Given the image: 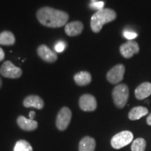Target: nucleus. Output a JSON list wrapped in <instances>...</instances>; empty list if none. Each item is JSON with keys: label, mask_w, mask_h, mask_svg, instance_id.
<instances>
[{"label": "nucleus", "mask_w": 151, "mask_h": 151, "mask_svg": "<svg viewBox=\"0 0 151 151\" xmlns=\"http://www.w3.org/2000/svg\"><path fill=\"white\" fill-rule=\"evenodd\" d=\"M135 97L137 99L142 100L148 97L151 94V83L144 82L136 88L134 92Z\"/></svg>", "instance_id": "nucleus-14"}, {"label": "nucleus", "mask_w": 151, "mask_h": 151, "mask_svg": "<svg viewBox=\"0 0 151 151\" xmlns=\"http://www.w3.org/2000/svg\"><path fill=\"white\" fill-rule=\"evenodd\" d=\"M134 135L130 131H122L113 136L111 144L113 148L120 149L132 142Z\"/></svg>", "instance_id": "nucleus-4"}, {"label": "nucleus", "mask_w": 151, "mask_h": 151, "mask_svg": "<svg viewBox=\"0 0 151 151\" xmlns=\"http://www.w3.org/2000/svg\"><path fill=\"white\" fill-rule=\"evenodd\" d=\"M146 122H147V124H148V125L151 126V113H150V115H149V116L147 117Z\"/></svg>", "instance_id": "nucleus-26"}, {"label": "nucleus", "mask_w": 151, "mask_h": 151, "mask_svg": "<svg viewBox=\"0 0 151 151\" xmlns=\"http://www.w3.org/2000/svg\"><path fill=\"white\" fill-rule=\"evenodd\" d=\"M17 123L18 126L24 131H33L38 127V122L29 118H26L24 116H20L17 118Z\"/></svg>", "instance_id": "nucleus-13"}, {"label": "nucleus", "mask_w": 151, "mask_h": 151, "mask_svg": "<svg viewBox=\"0 0 151 151\" xmlns=\"http://www.w3.org/2000/svg\"><path fill=\"white\" fill-rule=\"evenodd\" d=\"M139 50L140 48L139 44L134 41H128L122 44L120 47V54L127 59L131 58L134 55L138 53Z\"/></svg>", "instance_id": "nucleus-9"}, {"label": "nucleus", "mask_w": 151, "mask_h": 151, "mask_svg": "<svg viewBox=\"0 0 151 151\" xmlns=\"http://www.w3.org/2000/svg\"><path fill=\"white\" fill-rule=\"evenodd\" d=\"M148 113V109L143 106H136L132 109L128 114V118L131 120H137L146 116Z\"/></svg>", "instance_id": "nucleus-17"}, {"label": "nucleus", "mask_w": 151, "mask_h": 151, "mask_svg": "<svg viewBox=\"0 0 151 151\" xmlns=\"http://www.w3.org/2000/svg\"><path fill=\"white\" fill-rule=\"evenodd\" d=\"M75 83L79 86H85L92 81V76L88 71H82L76 73L73 76Z\"/></svg>", "instance_id": "nucleus-15"}, {"label": "nucleus", "mask_w": 151, "mask_h": 151, "mask_svg": "<svg viewBox=\"0 0 151 151\" xmlns=\"http://www.w3.org/2000/svg\"><path fill=\"white\" fill-rule=\"evenodd\" d=\"M66 46H67V45H66V42L62 41H60L55 44L54 49L55 50V52H62L65 50Z\"/></svg>", "instance_id": "nucleus-22"}, {"label": "nucleus", "mask_w": 151, "mask_h": 151, "mask_svg": "<svg viewBox=\"0 0 151 151\" xmlns=\"http://www.w3.org/2000/svg\"><path fill=\"white\" fill-rule=\"evenodd\" d=\"M122 35H123V37L126 39H127L128 41H132L133 39H136L138 36L137 34L134 32L129 31V30H124Z\"/></svg>", "instance_id": "nucleus-23"}, {"label": "nucleus", "mask_w": 151, "mask_h": 151, "mask_svg": "<svg viewBox=\"0 0 151 151\" xmlns=\"http://www.w3.org/2000/svg\"><path fill=\"white\" fill-rule=\"evenodd\" d=\"M96 141L93 138L85 137L81 139L78 145L79 151H94Z\"/></svg>", "instance_id": "nucleus-16"}, {"label": "nucleus", "mask_w": 151, "mask_h": 151, "mask_svg": "<svg viewBox=\"0 0 151 151\" xmlns=\"http://www.w3.org/2000/svg\"><path fill=\"white\" fill-rule=\"evenodd\" d=\"M35 116H36V113L35 112V111H30L29 114V119H31V120H34V118H35Z\"/></svg>", "instance_id": "nucleus-25"}, {"label": "nucleus", "mask_w": 151, "mask_h": 151, "mask_svg": "<svg viewBox=\"0 0 151 151\" xmlns=\"http://www.w3.org/2000/svg\"><path fill=\"white\" fill-rule=\"evenodd\" d=\"M37 18L43 26L58 28L65 25L69 20V14L63 11L45 6L37 11Z\"/></svg>", "instance_id": "nucleus-1"}, {"label": "nucleus", "mask_w": 151, "mask_h": 151, "mask_svg": "<svg viewBox=\"0 0 151 151\" xmlns=\"http://www.w3.org/2000/svg\"><path fill=\"white\" fill-rule=\"evenodd\" d=\"M14 151H33V148L27 141L19 140L15 145Z\"/></svg>", "instance_id": "nucleus-20"}, {"label": "nucleus", "mask_w": 151, "mask_h": 151, "mask_svg": "<svg viewBox=\"0 0 151 151\" xmlns=\"http://www.w3.org/2000/svg\"><path fill=\"white\" fill-rule=\"evenodd\" d=\"M72 113L68 107H63L60 109L56 118V127L60 131H64L69 126L71 120Z\"/></svg>", "instance_id": "nucleus-6"}, {"label": "nucleus", "mask_w": 151, "mask_h": 151, "mask_svg": "<svg viewBox=\"0 0 151 151\" xmlns=\"http://www.w3.org/2000/svg\"><path fill=\"white\" fill-rule=\"evenodd\" d=\"M146 148V141L143 138H138L132 142V151H145Z\"/></svg>", "instance_id": "nucleus-19"}, {"label": "nucleus", "mask_w": 151, "mask_h": 151, "mask_svg": "<svg viewBox=\"0 0 151 151\" xmlns=\"http://www.w3.org/2000/svg\"><path fill=\"white\" fill-rule=\"evenodd\" d=\"M104 4H105L104 1H96V2L90 3L89 4V8L92 10H97L98 11L104 9Z\"/></svg>", "instance_id": "nucleus-21"}, {"label": "nucleus", "mask_w": 151, "mask_h": 151, "mask_svg": "<svg viewBox=\"0 0 151 151\" xmlns=\"http://www.w3.org/2000/svg\"><path fill=\"white\" fill-rule=\"evenodd\" d=\"M125 67L122 64H118L111 68L106 74V79L112 84H117L123 80Z\"/></svg>", "instance_id": "nucleus-7"}, {"label": "nucleus", "mask_w": 151, "mask_h": 151, "mask_svg": "<svg viewBox=\"0 0 151 151\" xmlns=\"http://www.w3.org/2000/svg\"><path fill=\"white\" fill-rule=\"evenodd\" d=\"M37 54L43 61L46 62L52 63L58 60V55L55 52L52 51L48 46L44 44L41 45L38 47Z\"/></svg>", "instance_id": "nucleus-10"}, {"label": "nucleus", "mask_w": 151, "mask_h": 151, "mask_svg": "<svg viewBox=\"0 0 151 151\" xmlns=\"http://www.w3.org/2000/svg\"><path fill=\"white\" fill-rule=\"evenodd\" d=\"M79 106L83 111H94L97 107V100L92 94H83L79 99Z\"/></svg>", "instance_id": "nucleus-8"}, {"label": "nucleus", "mask_w": 151, "mask_h": 151, "mask_svg": "<svg viewBox=\"0 0 151 151\" xmlns=\"http://www.w3.org/2000/svg\"><path fill=\"white\" fill-rule=\"evenodd\" d=\"M1 86H2V81H1V77H0V88H1Z\"/></svg>", "instance_id": "nucleus-27"}, {"label": "nucleus", "mask_w": 151, "mask_h": 151, "mask_svg": "<svg viewBox=\"0 0 151 151\" xmlns=\"http://www.w3.org/2000/svg\"><path fill=\"white\" fill-rule=\"evenodd\" d=\"M116 11L111 9H104L98 11L92 16L90 27L94 32L98 33L102 29L104 24L113 21L116 18Z\"/></svg>", "instance_id": "nucleus-2"}, {"label": "nucleus", "mask_w": 151, "mask_h": 151, "mask_svg": "<svg viewBox=\"0 0 151 151\" xmlns=\"http://www.w3.org/2000/svg\"><path fill=\"white\" fill-rule=\"evenodd\" d=\"M0 73L5 78H18L22 76V71L11 61H6L0 68Z\"/></svg>", "instance_id": "nucleus-5"}, {"label": "nucleus", "mask_w": 151, "mask_h": 151, "mask_svg": "<svg viewBox=\"0 0 151 151\" xmlns=\"http://www.w3.org/2000/svg\"><path fill=\"white\" fill-rule=\"evenodd\" d=\"M129 88L126 84H119L113 88L112 97L115 105L119 109H122L127 104L129 98Z\"/></svg>", "instance_id": "nucleus-3"}, {"label": "nucleus", "mask_w": 151, "mask_h": 151, "mask_svg": "<svg viewBox=\"0 0 151 151\" xmlns=\"http://www.w3.org/2000/svg\"><path fill=\"white\" fill-rule=\"evenodd\" d=\"M23 105L26 108L33 107L37 109H42L44 107L43 100L38 95H29L24 98Z\"/></svg>", "instance_id": "nucleus-12"}, {"label": "nucleus", "mask_w": 151, "mask_h": 151, "mask_svg": "<svg viewBox=\"0 0 151 151\" xmlns=\"http://www.w3.org/2000/svg\"><path fill=\"white\" fill-rule=\"evenodd\" d=\"M16 42V37L10 31H4L0 33V45L12 46Z\"/></svg>", "instance_id": "nucleus-18"}, {"label": "nucleus", "mask_w": 151, "mask_h": 151, "mask_svg": "<svg viewBox=\"0 0 151 151\" xmlns=\"http://www.w3.org/2000/svg\"><path fill=\"white\" fill-rule=\"evenodd\" d=\"M83 28L84 26L82 22L76 20L66 24L65 31V33L69 37H75L81 35L83 30Z\"/></svg>", "instance_id": "nucleus-11"}, {"label": "nucleus", "mask_w": 151, "mask_h": 151, "mask_svg": "<svg viewBox=\"0 0 151 151\" xmlns=\"http://www.w3.org/2000/svg\"><path fill=\"white\" fill-rule=\"evenodd\" d=\"M4 58H5L4 51L2 48H0V62L2 61V60L4 59Z\"/></svg>", "instance_id": "nucleus-24"}]
</instances>
